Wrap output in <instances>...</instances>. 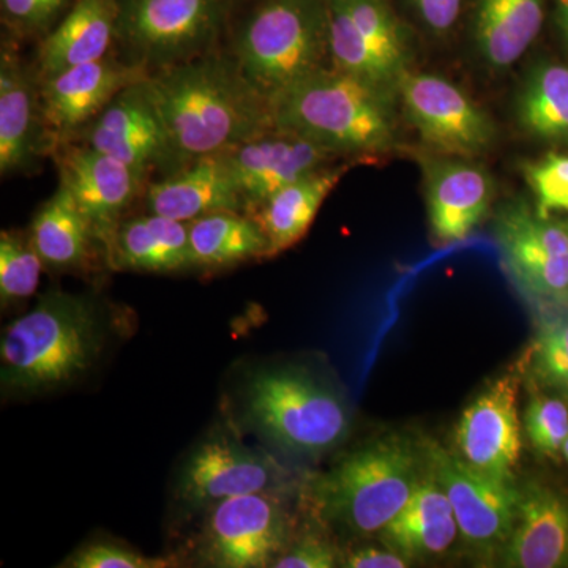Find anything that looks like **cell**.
<instances>
[{"instance_id": "1", "label": "cell", "mask_w": 568, "mask_h": 568, "mask_svg": "<svg viewBox=\"0 0 568 568\" xmlns=\"http://www.w3.org/2000/svg\"><path fill=\"white\" fill-rule=\"evenodd\" d=\"M144 89L163 123L171 159L183 168L275 129L271 99L234 55L212 51L153 71Z\"/></svg>"}, {"instance_id": "2", "label": "cell", "mask_w": 568, "mask_h": 568, "mask_svg": "<svg viewBox=\"0 0 568 568\" xmlns=\"http://www.w3.org/2000/svg\"><path fill=\"white\" fill-rule=\"evenodd\" d=\"M428 473L424 443L388 435L338 459L306 487L321 523L353 534L377 536L405 508Z\"/></svg>"}, {"instance_id": "3", "label": "cell", "mask_w": 568, "mask_h": 568, "mask_svg": "<svg viewBox=\"0 0 568 568\" xmlns=\"http://www.w3.org/2000/svg\"><path fill=\"white\" fill-rule=\"evenodd\" d=\"M102 339L99 310L91 298L52 291L3 331L2 387L37 394L65 386L91 368Z\"/></svg>"}, {"instance_id": "4", "label": "cell", "mask_w": 568, "mask_h": 568, "mask_svg": "<svg viewBox=\"0 0 568 568\" xmlns=\"http://www.w3.org/2000/svg\"><path fill=\"white\" fill-rule=\"evenodd\" d=\"M392 95L324 67L272 97V115L275 129L302 134L336 155H372L396 142Z\"/></svg>"}, {"instance_id": "5", "label": "cell", "mask_w": 568, "mask_h": 568, "mask_svg": "<svg viewBox=\"0 0 568 568\" xmlns=\"http://www.w3.org/2000/svg\"><path fill=\"white\" fill-rule=\"evenodd\" d=\"M331 13L321 0H265L246 20L235 41V62L272 99L308 74L324 69Z\"/></svg>"}, {"instance_id": "6", "label": "cell", "mask_w": 568, "mask_h": 568, "mask_svg": "<svg viewBox=\"0 0 568 568\" xmlns=\"http://www.w3.org/2000/svg\"><path fill=\"white\" fill-rule=\"evenodd\" d=\"M246 409L280 447L302 457H321L342 446L353 428L345 399L298 369H272L254 376Z\"/></svg>"}, {"instance_id": "7", "label": "cell", "mask_w": 568, "mask_h": 568, "mask_svg": "<svg viewBox=\"0 0 568 568\" xmlns=\"http://www.w3.org/2000/svg\"><path fill=\"white\" fill-rule=\"evenodd\" d=\"M115 41L125 62L153 73L209 54L227 0H118Z\"/></svg>"}, {"instance_id": "8", "label": "cell", "mask_w": 568, "mask_h": 568, "mask_svg": "<svg viewBox=\"0 0 568 568\" xmlns=\"http://www.w3.org/2000/svg\"><path fill=\"white\" fill-rule=\"evenodd\" d=\"M295 536L284 493H253L211 507L200 537V555L219 568L274 567Z\"/></svg>"}, {"instance_id": "9", "label": "cell", "mask_w": 568, "mask_h": 568, "mask_svg": "<svg viewBox=\"0 0 568 568\" xmlns=\"http://www.w3.org/2000/svg\"><path fill=\"white\" fill-rule=\"evenodd\" d=\"M496 241L523 293L538 304L568 305V222L511 203L497 216Z\"/></svg>"}, {"instance_id": "10", "label": "cell", "mask_w": 568, "mask_h": 568, "mask_svg": "<svg viewBox=\"0 0 568 568\" xmlns=\"http://www.w3.org/2000/svg\"><path fill=\"white\" fill-rule=\"evenodd\" d=\"M426 462L446 489L459 534L484 552H499L517 519L519 487L497 480L466 465L454 450L424 440Z\"/></svg>"}, {"instance_id": "11", "label": "cell", "mask_w": 568, "mask_h": 568, "mask_svg": "<svg viewBox=\"0 0 568 568\" xmlns=\"http://www.w3.org/2000/svg\"><path fill=\"white\" fill-rule=\"evenodd\" d=\"M396 92L414 129L436 151L470 159L495 144L491 118L446 78L407 70Z\"/></svg>"}, {"instance_id": "12", "label": "cell", "mask_w": 568, "mask_h": 568, "mask_svg": "<svg viewBox=\"0 0 568 568\" xmlns=\"http://www.w3.org/2000/svg\"><path fill=\"white\" fill-rule=\"evenodd\" d=\"M519 386V372L496 377L466 406L455 425V454L473 469L497 480L515 481L521 459Z\"/></svg>"}, {"instance_id": "13", "label": "cell", "mask_w": 568, "mask_h": 568, "mask_svg": "<svg viewBox=\"0 0 568 568\" xmlns=\"http://www.w3.org/2000/svg\"><path fill=\"white\" fill-rule=\"evenodd\" d=\"M293 473L268 455L216 436L196 448L183 466L179 499L192 507H212L253 493H286Z\"/></svg>"}, {"instance_id": "14", "label": "cell", "mask_w": 568, "mask_h": 568, "mask_svg": "<svg viewBox=\"0 0 568 568\" xmlns=\"http://www.w3.org/2000/svg\"><path fill=\"white\" fill-rule=\"evenodd\" d=\"M224 155L246 211L254 212L283 186L327 166L336 153L302 134L272 129L235 145Z\"/></svg>"}, {"instance_id": "15", "label": "cell", "mask_w": 568, "mask_h": 568, "mask_svg": "<svg viewBox=\"0 0 568 568\" xmlns=\"http://www.w3.org/2000/svg\"><path fill=\"white\" fill-rule=\"evenodd\" d=\"M40 80V78H39ZM20 52L3 43L0 52V173H31L54 145L43 106L40 81Z\"/></svg>"}, {"instance_id": "16", "label": "cell", "mask_w": 568, "mask_h": 568, "mask_svg": "<svg viewBox=\"0 0 568 568\" xmlns=\"http://www.w3.org/2000/svg\"><path fill=\"white\" fill-rule=\"evenodd\" d=\"M148 77L144 70L106 55L41 80V106L54 145L97 118L123 89Z\"/></svg>"}, {"instance_id": "17", "label": "cell", "mask_w": 568, "mask_h": 568, "mask_svg": "<svg viewBox=\"0 0 568 568\" xmlns=\"http://www.w3.org/2000/svg\"><path fill=\"white\" fill-rule=\"evenodd\" d=\"M61 185L69 190L80 211L104 245L119 219L133 203L144 175L129 164L91 145H71L59 152Z\"/></svg>"}, {"instance_id": "18", "label": "cell", "mask_w": 568, "mask_h": 568, "mask_svg": "<svg viewBox=\"0 0 568 568\" xmlns=\"http://www.w3.org/2000/svg\"><path fill=\"white\" fill-rule=\"evenodd\" d=\"M85 144L145 175L155 164L173 163L163 123L144 89L129 85L91 123Z\"/></svg>"}, {"instance_id": "19", "label": "cell", "mask_w": 568, "mask_h": 568, "mask_svg": "<svg viewBox=\"0 0 568 568\" xmlns=\"http://www.w3.org/2000/svg\"><path fill=\"white\" fill-rule=\"evenodd\" d=\"M425 168L426 205L433 237L440 245L466 241L495 200L491 175L467 160H435Z\"/></svg>"}, {"instance_id": "20", "label": "cell", "mask_w": 568, "mask_h": 568, "mask_svg": "<svg viewBox=\"0 0 568 568\" xmlns=\"http://www.w3.org/2000/svg\"><path fill=\"white\" fill-rule=\"evenodd\" d=\"M497 556L508 568L568 567L566 497L541 481L519 487L517 519Z\"/></svg>"}, {"instance_id": "21", "label": "cell", "mask_w": 568, "mask_h": 568, "mask_svg": "<svg viewBox=\"0 0 568 568\" xmlns=\"http://www.w3.org/2000/svg\"><path fill=\"white\" fill-rule=\"evenodd\" d=\"M149 213L190 223L216 212H241L244 197L226 155H212L148 189Z\"/></svg>"}, {"instance_id": "22", "label": "cell", "mask_w": 568, "mask_h": 568, "mask_svg": "<svg viewBox=\"0 0 568 568\" xmlns=\"http://www.w3.org/2000/svg\"><path fill=\"white\" fill-rule=\"evenodd\" d=\"M459 536L450 499L428 466L405 508L376 537L414 562L446 555Z\"/></svg>"}, {"instance_id": "23", "label": "cell", "mask_w": 568, "mask_h": 568, "mask_svg": "<svg viewBox=\"0 0 568 568\" xmlns=\"http://www.w3.org/2000/svg\"><path fill=\"white\" fill-rule=\"evenodd\" d=\"M118 14V0H78L61 24L40 44V81L106 58L115 41Z\"/></svg>"}, {"instance_id": "24", "label": "cell", "mask_w": 568, "mask_h": 568, "mask_svg": "<svg viewBox=\"0 0 568 568\" xmlns=\"http://www.w3.org/2000/svg\"><path fill=\"white\" fill-rule=\"evenodd\" d=\"M106 248L112 265L122 271L175 272L193 267L189 223L155 213L119 223Z\"/></svg>"}, {"instance_id": "25", "label": "cell", "mask_w": 568, "mask_h": 568, "mask_svg": "<svg viewBox=\"0 0 568 568\" xmlns=\"http://www.w3.org/2000/svg\"><path fill=\"white\" fill-rule=\"evenodd\" d=\"M349 168V164L321 168L315 173L283 186L253 212V219L260 224L271 245L268 257L291 248L305 237L321 205L334 192Z\"/></svg>"}, {"instance_id": "26", "label": "cell", "mask_w": 568, "mask_h": 568, "mask_svg": "<svg viewBox=\"0 0 568 568\" xmlns=\"http://www.w3.org/2000/svg\"><path fill=\"white\" fill-rule=\"evenodd\" d=\"M547 0H480L476 14L477 50L496 70L517 63L536 41Z\"/></svg>"}, {"instance_id": "27", "label": "cell", "mask_w": 568, "mask_h": 568, "mask_svg": "<svg viewBox=\"0 0 568 568\" xmlns=\"http://www.w3.org/2000/svg\"><path fill=\"white\" fill-rule=\"evenodd\" d=\"M97 234L63 185L33 219L31 241L41 260L54 268H80L91 260Z\"/></svg>"}, {"instance_id": "28", "label": "cell", "mask_w": 568, "mask_h": 568, "mask_svg": "<svg viewBox=\"0 0 568 568\" xmlns=\"http://www.w3.org/2000/svg\"><path fill=\"white\" fill-rule=\"evenodd\" d=\"M192 263L197 267H227L268 257L271 245L254 219L241 212H216L189 223Z\"/></svg>"}, {"instance_id": "29", "label": "cell", "mask_w": 568, "mask_h": 568, "mask_svg": "<svg viewBox=\"0 0 568 568\" xmlns=\"http://www.w3.org/2000/svg\"><path fill=\"white\" fill-rule=\"evenodd\" d=\"M518 122L538 140L568 142V67L540 63L518 93Z\"/></svg>"}, {"instance_id": "30", "label": "cell", "mask_w": 568, "mask_h": 568, "mask_svg": "<svg viewBox=\"0 0 568 568\" xmlns=\"http://www.w3.org/2000/svg\"><path fill=\"white\" fill-rule=\"evenodd\" d=\"M541 317L525 357L521 375L528 376L537 390L559 396L568 403V308Z\"/></svg>"}, {"instance_id": "31", "label": "cell", "mask_w": 568, "mask_h": 568, "mask_svg": "<svg viewBox=\"0 0 568 568\" xmlns=\"http://www.w3.org/2000/svg\"><path fill=\"white\" fill-rule=\"evenodd\" d=\"M328 13H331L328 50H331L332 67L368 84L386 89L388 92H396L398 81L392 77L390 71L368 47L343 3L339 0H331Z\"/></svg>"}, {"instance_id": "32", "label": "cell", "mask_w": 568, "mask_h": 568, "mask_svg": "<svg viewBox=\"0 0 568 568\" xmlns=\"http://www.w3.org/2000/svg\"><path fill=\"white\" fill-rule=\"evenodd\" d=\"M368 47L396 81L407 71L405 33L383 0H339Z\"/></svg>"}, {"instance_id": "33", "label": "cell", "mask_w": 568, "mask_h": 568, "mask_svg": "<svg viewBox=\"0 0 568 568\" xmlns=\"http://www.w3.org/2000/svg\"><path fill=\"white\" fill-rule=\"evenodd\" d=\"M43 264L31 237L2 231L0 234V301L3 306L18 304L36 294Z\"/></svg>"}, {"instance_id": "34", "label": "cell", "mask_w": 568, "mask_h": 568, "mask_svg": "<svg viewBox=\"0 0 568 568\" xmlns=\"http://www.w3.org/2000/svg\"><path fill=\"white\" fill-rule=\"evenodd\" d=\"M530 446L547 458H559L568 437V403L559 396L537 390L523 417Z\"/></svg>"}, {"instance_id": "35", "label": "cell", "mask_w": 568, "mask_h": 568, "mask_svg": "<svg viewBox=\"0 0 568 568\" xmlns=\"http://www.w3.org/2000/svg\"><path fill=\"white\" fill-rule=\"evenodd\" d=\"M523 174L541 216L568 213V155L548 153L523 164Z\"/></svg>"}, {"instance_id": "36", "label": "cell", "mask_w": 568, "mask_h": 568, "mask_svg": "<svg viewBox=\"0 0 568 568\" xmlns=\"http://www.w3.org/2000/svg\"><path fill=\"white\" fill-rule=\"evenodd\" d=\"M168 560L142 556L134 549L112 541H92L74 551L62 567L71 568H160Z\"/></svg>"}, {"instance_id": "37", "label": "cell", "mask_w": 568, "mask_h": 568, "mask_svg": "<svg viewBox=\"0 0 568 568\" xmlns=\"http://www.w3.org/2000/svg\"><path fill=\"white\" fill-rule=\"evenodd\" d=\"M342 566V551L323 532L297 536L275 560L274 568H334Z\"/></svg>"}, {"instance_id": "38", "label": "cell", "mask_w": 568, "mask_h": 568, "mask_svg": "<svg viewBox=\"0 0 568 568\" xmlns=\"http://www.w3.org/2000/svg\"><path fill=\"white\" fill-rule=\"evenodd\" d=\"M67 0H2L3 21L14 32L33 36L47 31Z\"/></svg>"}, {"instance_id": "39", "label": "cell", "mask_w": 568, "mask_h": 568, "mask_svg": "<svg viewBox=\"0 0 568 568\" xmlns=\"http://www.w3.org/2000/svg\"><path fill=\"white\" fill-rule=\"evenodd\" d=\"M410 560L379 541V545H357L342 552V566L349 568H406Z\"/></svg>"}, {"instance_id": "40", "label": "cell", "mask_w": 568, "mask_h": 568, "mask_svg": "<svg viewBox=\"0 0 568 568\" xmlns=\"http://www.w3.org/2000/svg\"><path fill=\"white\" fill-rule=\"evenodd\" d=\"M425 24L433 32L444 33L454 28L463 0H413Z\"/></svg>"}, {"instance_id": "41", "label": "cell", "mask_w": 568, "mask_h": 568, "mask_svg": "<svg viewBox=\"0 0 568 568\" xmlns=\"http://www.w3.org/2000/svg\"><path fill=\"white\" fill-rule=\"evenodd\" d=\"M558 13L560 28H562L568 40V0H558Z\"/></svg>"}, {"instance_id": "42", "label": "cell", "mask_w": 568, "mask_h": 568, "mask_svg": "<svg viewBox=\"0 0 568 568\" xmlns=\"http://www.w3.org/2000/svg\"><path fill=\"white\" fill-rule=\"evenodd\" d=\"M562 455H564V458H566L568 462V437H567L566 444H564Z\"/></svg>"}]
</instances>
